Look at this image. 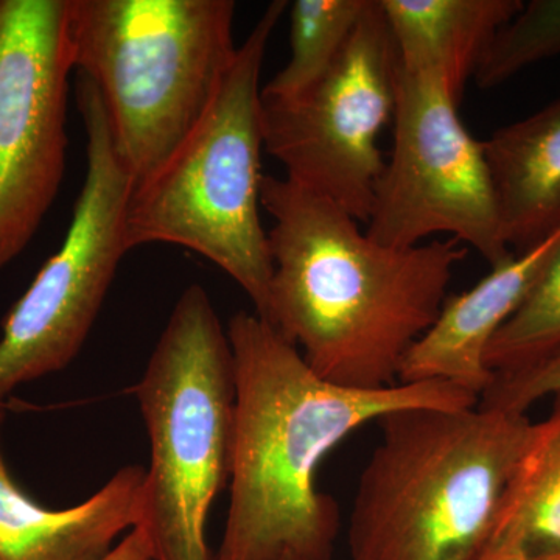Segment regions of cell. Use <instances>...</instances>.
Segmentation results:
<instances>
[{
    "label": "cell",
    "mask_w": 560,
    "mask_h": 560,
    "mask_svg": "<svg viewBox=\"0 0 560 560\" xmlns=\"http://www.w3.org/2000/svg\"><path fill=\"white\" fill-rule=\"evenodd\" d=\"M77 105L86 135V175L61 248L3 320L0 405L14 389L77 359L130 253L125 219L135 180L114 149L101 95L83 75H77Z\"/></svg>",
    "instance_id": "52a82bcc"
},
{
    "label": "cell",
    "mask_w": 560,
    "mask_h": 560,
    "mask_svg": "<svg viewBox=\"0 0 560 560\" xmlns=\"http://www.w3.org/2000/svg\"><path fill=\"white\" fill-rule=\"evenodd\" d=\"M349 522L350 560H478L525 447L528 415L475 405L377 420Z\"/></svg>",
    "instance_id": "3957f363"
},
{
    "label": "cell",
    "mask_w": 560,
    "mask_h": 560,
    "mask_svg": "<svg viewBox=\"0 0 560 560\" xmlns=\"http://www.w3.org/2000/svg\"><path fill=\"white\" fill-rule=\"evenodd\" d=\"M150 441L139 525L154 560H215L206 540L230 486L234 359L208 291L187 287L135 386Z\"/></svg>",
    "instance_id": "8992f818"
},
{
    "label": "cell",
    "mask_w": 560,
    "mask_h": 560,
    "mask_svg": "<svg viewBox=\"0 0 560 560\" xmlns=\"http://www.w3.org/2000/svg\"><path fill=\"white\" fill-rule=\"evenodd\" d=\"M260 202L275 220L261 319L323 381L364 390L396 386L469 249L453 238L407 249L378 245L346 210L287 176L265 175Z\"/></svg>",
    "instance_id": "7a4b0ae2"
},
{
    "label": "cell",
    "mask_w": 560,
    "mask_h": 560,
    "mask_svg": "<svg viewBox=\"0 0 560 560\" xmlns=\"http://www.w3.org/2000/svg\"><path fill=\"white\" fill-rule=\"evenodd\" d=\"M73 70L69 0H0V270L60 190Z\"/></svg>",
    "instance_id": "30bf717a"
},
{
    "label": "cell",
    "mask_w": 560,
    "mask_h": 560,
    "mask_svg": "<svg viewBox=\"0 0 560 560\" xmlns=\"http://www.w3.org/2000/svg\"><path fill=\"white\" fill-rule=\"evenodd\" d=\"M399 55L381 0L366 11L337 61L308 90L261 98L264 147L287 178L366 224L385 160L378 136L396 109Z\"/></svg>",
    "instance_id": "ba28073f"
},
{
    "label": "cell",
    "mask_w": 560,
    "mask_h": 560,
    "mask_svg": "<svg viewBox=\"0 0 560 560\" xmlns=\"http://www.w3.org/2000/svg\"><path fill=\"white\" fill-rule=\"evenodd\" d=\"M558 55L560 0H530L490 40L474 79L481 90H492L529 66Z\"/></svg>",
    "instance_id": "ac0fdd59"
},
{
    "label": "cell",
    "mask_w": 560,
    "mask_h": 560,
    "mask_svg": "<svg viewBox=\"0 0 560 560\" xmlns=\"http://www.w3.org/2000/svg\"><path fill=\"white\" fill-rule=\"evenodd\" d=\"M508 246L517 254L560 231V97L482 142Z\"/></svg>",
    "instance_id": "4fadbf2b"
},
{
    "label": "cell",
    "mask_w": 560,
    "mask_h": 560,
    "mask_svg": "<svg viewBox=\"0 0 560 560\" xmlns=\"http://www.w3.org/2000/svg\"><path fill=\"white\" fill-rule=\"evenodd\" d=\"M558 232L492 268L474 289L445 298L433 326L405 357L399 383H448L480 399L495 377L486 366V349L528 293Z\"/></svg>",
    "instance_id": "8fae6325"
},
{
    "label": "cell",
    "mask_w": 560,
    "mask_h": 560,
    "mask_svg": "<svg viewBox=\"0 0 560 560\" xmlns=\"http://www.w3.org/2000/svg\"><path fill=\"white\" fill-rule=\"evenodd\" d=\"M548 396H560V350L522 370L495 374L480 405L526 415L530 405Z\"/></svg>",
    "instance_id": "d6986e66"
},
{
    "label": "cell",
    "mask_w": 560,
    "mask_h": 560,
    "mask_svg": "<svg viewBox=\"0 0 560 560\" xmlns=\"http://www.w3.org/2000/svg\"><path fill=\"white\" fill-rule=\"evenodd\" d=\"M102 560H154L151 544L143 529L135 528L114 545Z\"/></svg>",
    "instance_id": "ffe728a7"
},
{
    "label": "cell",
    "mask_w": 560,
    "mask_h": 560,
    "mask_svg": "<svg viewBox=\"0 0 560 560\" xmlns=\"http://www.w3.org/2000/svg\"><path fill=\"white\" fill-rule=\"evenodd\" d=\"M560 350V231L539 275L485 353L493 374L522 370Z\"/></svg>",
    "instance_id": "e0dca14e"
},
{
    "label": "cell",
    "mask_w": 560,
    "mask_h": 560,
    "mask_svg": "<svg viewBox=\"0 0 560 560\" xmlns=\"http://www.w3.org/2000/svg\"><path fill=\"white\" fill-rule=\"evenodd\" d=\"M459 103L441 81L397 73L394 145L375 187L366 235L407 249L451 234L495 268L514 257L482 142L464 127Z\"/></svg>",
    "instance_id": "9c48e42d"
},
{
    "label": "cell",
    "mask_w": 560,
    "mask_h": 560,
    "mask_svg": "<svg viewBox=\"0 0 560 560\" xmlns=\"http://www.w3.org/2000/svg\"><path fill=\"white\" fill-rule=\"evenodd\" d=\"M401 70L441 81L456 102L522 0H381Z\"/></svg>",
    "instance_id": "5bb4252c"
},
{
    "label": "cell",
    "mask_w": 560,
    "mask_h": 560,
    "mask_svg": "<svg viewBox=\"0 0 560 560\" xmlns=\"http://www.w3.org/2000/svg\"><path fill=\"white\" fill-rule=\"evenodd\" d=\"M560 560V396L533 422L497 515L485 556Z\"/></svg>",
    "instance_id": "9a60e30c"
},
{
    "label": "cell",
    "mask_w": 560,
    "mask_h": 560,
    "mask_svg": "<svg viewBox=\"0 0 560 560\" xmlns=\"http://www.w3.org/2000/svg\"><path fill=\"white\" fill-rule=\"evenodd\" d=\"M370 0H296L290 9L291 57L261 88V98L285 101L308 90L337 61Z\"/></svg>",
    "instance_id": "2e32d148"
},
{
    "label": "cell",
    "mask_w": 560,
    "mask_h": 560,
    "mask_svg": "<svg viewBox=\"0 0 560 560\" xmlns=\"http://www.w3.org/2000/svg\"><path fill=\"white\" fill-rule=\"evenodd\" d=\"M235 377L230 510L215 560H331L337 501L316 471L360 427L407 408H470L441 382L352 389L323 381L300 349L256 313L228 323Z\"/></svg>",
    "instance_id": "6da1fadb"
},
{
    "label": "cell",
    "mask_w": 560,
    "mask_h": 560,
    "mask_svg": "<svg viewBox=\"0 0 560 560\" xmlns=\"http://www.w3.org/2000/svg\"><path fill=\"white\" fill-rule=\"evenodd\" d=\"M478 560H526L518 555H495V556H485V558H480Z\"/></svg>",
    "instance_id": "44dd1931"
},
{
    "label": "cell",
    "mask_w": 560,
    "mask_h": 560,
    "mask_svg": "<svg viewBox=\"0 0 560 560\" xmlns=\"http://www.w3.org/2000/svg\"><path fill=\"white\" fill-rule=\"evenodd\" d=\"M0 405V560H102L139 525L145 469L120 467L94 495L68 510L36 503L11 477L2 452Z\"/></svg>",
    "instance_id": "7c38bea8"
},
{
    "label": "cell",
    "mask_w": 560,
    "mask_h": 560,
    "mask_svg": "<svg viewBox=\"0 0 560 560\" xmlns=\"http://www.w3.org/2000/svg\"><path fill=\"white\" fill-rule=\"evenodd\" d=\"M287 9L285 0L265 9L197 127L132 189L125 219L128 249L168 243L200 254L242 287L260 318L268 313L272 278L260 221V72Z\"/></svg>",
    "instance_id": "277c9868"
},
{
    "label": "cell",
    "mask_w": 560,
    "mask_h": 560,
    "mask_svg": "<svg viewBox=\"0 0 560 560\" xmlns=\"http://www.w3.org/2000/svg\"><path fill=\"white\" fill-rule=\"evenodd\" d=\"M232 0H69L77 75L101 95L135 187L205 116L237 47Z\"/></svg>",
    "instance_id": "5b68a950"
}]
</instances>
